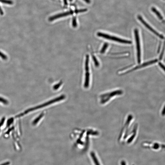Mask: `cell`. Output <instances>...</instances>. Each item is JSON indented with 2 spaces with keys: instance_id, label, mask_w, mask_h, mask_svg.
<instances>
[{
  "instance_id": "cell-5",
  "label": "cell",
  "mask_w": 165,
  "mask_h": 165,
  "mask_svg": "<svg viewBox=\"0 0 165 165\" xmlns=\"http://www.w3.org/2000/svg\"><path fill=\"white\" fill-rule=\"evenodd\" d=\"M137 17L139 20L140 21L146 28H147L150 31H151L153 33H154L155 35H156V36H158V37L161 38V39H163V38H164V37H163L162 35L158 33L154 29H153L151 26H150L147 23H146V21L143 19L142 17L140 15H138Z\"/></svg>"
},
{
  "instance_id": "cell-14",
  "label": "cell",
  "mask_w": 165,
  "mask_h": 165,
  "mask_svg": "<svg viewBox=\"0 0 165 165\" xmlns=\"http://www.w3.org/2000/svg\"><path fill=\"white\" fill-rule=\"evenodd\" d=\"M87 10H88L87 9H84L79 10H76L74 12L76 13V14H77V13H80L85 12L87 11Z\"/></svg>"
},
{
  "instance_id": "cell-9",
  "label": "cell",
  "mask_w": 165,
  "mask_h": 165,
  "mask_svg": "<svg viewBox=\"0 0 165 165\" xmlns=\"http://www.w3.org/2000/svg\"><path fill=\"white\" fill-rule=\"evenodd\" d=\"M91 157L92 158L93 161H94L95 164L96 165H100L99 163L98 160L97 158H96V156L95 155L94 153L93 152H92L91 153Z\"/></svg>"
},
{
  "instance_id": "cell-17",
  "label": "cell",
  "mask_w": 165,
  "mask_h": 165,
  "mask_svg": "<svg viewBox=\"0 0 165 165\" xmlns=\"http://www.w3.org/2000/svg\"><path fill=\"white\" fill-rule=\"evenodd\" d=\"M84 1L88 4H90L91 2L90 0H84Z\"/></svg>"
},
{
  "instance_id": "cell-1",
  "label": "cell",
  "mask_w": 165,
  "mask_h": 165,
  "mask_svg": "<svg viewBox=\"0 0 165 165\" xmlns=\"http://www.w3.org/2000/svg\"><path fill=\"white\" fill-rule=\"evenodd\" d=\"M97 36L105 38L109 40L116 42L122 43L124 44H131L132 43L131 41L129 40H124L121 38L116 37V36L110 35L106 33L101 32H98L97 34Z\"/></svg>"
},
{
  "instance_id": "cell-12",
  "label": "cell",
  "mask_w": 165,
  "mask_h": 165,
  "mask_svg": "<svg viewBox=\"0 0 165 165\" xmlns=\"http://www.w3.org/2000/svg\"><path fill=\"white\" fill-rule=\"evenodd\" d=\"M92 58L93 61H94L95 65L97 67H99V63L98 62L97 59L95 57L93 56Z\"/></svg>"
},
{
  "instance_id": "cell-8",
  "label": "cell",
  "mask_w": 165,
  "mask_h": 165,
  "mask_svg": "<svg viewBox=\"0 0 165 165\" xmlns=\"http://www.w3.org/2000/svg\"><path fill=\"white\" fill-rule=\"evenodd\" d=\"M151 10L156 14V15L158 16V17L161 20H163V17L162 15L155 8L152 7L151 8Z\"/></svg>"
},
{
  "instance_id": "cell-19",
  "label": "cell",
  "mask_w": 165,
  "mask_h": 165,
  "mask_svg": "<svg viewBox=\"0 0 165 165\" xmlns=\"http://www.w3.org/2000/svg\"><path fill=\"white\" fill-rule=\"evenodd\" d=\"M121 165H126L125 162L124 161H122L121 162Z\"/></svg>"
},
{
  "instance_id": "cell-21",
  "label": "cell",
  "mask_w": 165,
  "mask_h": 165,
  "mask_svg": "<svg viewBox=\"0 0 165 165\" xmlns=\"http://www.w3.org/2000/svg\"><path fill=\"white\" fill-rule=\"evenodd\" d=\"M70 1H72V0H69Z\"/></svg>"
},
{
  "instance_id": "cell-6",
  "label": "cell",
  "mask_w": 165,
  "mask_h": 165,
  "mask_svg": "<svg viewBox=\"0 0 165 165\" xmlns=\"http://www.w3.org/2000/svg\"><path fill=\"white\" fill-rule=\"evenodd\" d=\"M157 61L158 60L156 59L153 60L152 61H148V62L143 63V64L137 66L136 67L133 68V69L129 70L126 72L124 73H125V74H127V73L131 72L135 70L140 69V68L144 67H145L150 65L154 64V63L157 62Z\"/></svg>"
},
{
  "instance_id": "cell-15",
  "label": "cell",
  "mask_w": 165,
  "mask_h": 165,
  "mask_svg": "<svg viewBox=\"0 0 165 165\" xmlns=\"http://www.w3.org/2000/svg\"><path fill=\"white\" fill-rule=\"evenodd\" d=\"M42 117V115H41L40 116V117H38V118H37V119L35 120L33 122V124H36V123H37L39 121V120H40L41 119Z\"/></svg>"
},
{
  "instance_id": "cell-7",
  "label": "cell",
  "mask_w": 165,
  "mask_h": 165,
  "mask_svg": "<svg viewBox=\"0 0 165 165\" xmlns=\"http://www.w3.org/2000/svg\"><path fill=\"white\" fill-rule=\"evenodd\" d=\"M74 12H73V11H69L67 12H66L56 15L51 17L49 19V21H52L54 20L55 19H58V18H62L63 17H64L65 16L72 14Z\"/></svg>"
},
{
  "instance_id": "cell-11",
  "label": "cell",
  "mask_w": 165,
  "mask_h": 165,
  "mask_svg": "<svg viewBox=\"0 0 165 165\" xmlns=\"http://www.w3.org/2000/svg\"><path fill=\"white\" fill-rule=\"evenodd\" d=\"M0 2L8 4H13V2L9 0H0Z\"/></svg>"
},
{
  "instance_id": "cell-16",
  "label": "cell",
  "mask_w": 165,
  "mask_h": 165,
  "mask_svg": "<svg viewBox=\"0 0 165 165\" xmlns=\"http://www.w3.org/2000/svg\"><path fill=\"white\" fill-rule=\"evenodd\" d=\"M159 65L162 68V69L165 72V66L164 65H163L162 63H159Z\"/></svg>"
},
{
  "instance_id": "cell-3",
  "label": "cell",
  "mask_w": 165,
  "mask_h": 165,
  "mask_svg": "<svg viewBox=\"0 0 165 165\" xmlns=\"http://www.w3.org/2000/svg\"><path fill=\"white\" fill-rule=\"evenodd\" d=\"M89 57L88 55H87L85 61V68L86 73H85V79L84 83L85 88H88L89 86L90 81V73L89 72Z\"/></svg>"
},
{
  "instance_id": "cell-4",
  "label": "cell",
  "mask_w": 165,
  "mask_h": 165,
  "mask_svg": "<svg viewBox=\"0 0 165 165\" xmlns=\"http://www.w3.org/2000/svg\"><path fill=\"white\" fill-rule=\"evenodd\" d=\"M65 97L64 95L61 96H60L59 97L56 98V99H54L52 100L51 101H48L47 102L45 103L42 104L40 105L39 106H37L36 107L28 109L27 110V111L25 112H24V114H27V113L29 112H30L34 111V110H35L36 109H40V108L44 107L49 105L53 104V103H56V102H57V101H61V100L64 99Z\"/></svg>"
},
{
  "instance_id": "cell-20",
  "label": "cell",
  "mask_w": 165,
  "mask_h": 165,
  "mask_svg": "<svg viewBox=\"0 0 165 165\" xmlns=\"http://www.w3.org/2000/svg\"><path fill=\"white\" fill-rule=\"evenodd\" d=\"M65 5L66 6L67 5V0H64Z\"/></svg>"
},
{
  "instance_id": "cell-2",
  "label": "cell",
  "mask_w": 165,
  "mask_h": 165,
  "mask_svg": "<svg viewBox=\"0 0 165 165\" xmlns=\"http://www.w3.org/2000/svg\"><path fill=\"white\" fill-rule=\"evenodd\" d=\"M134 33L135 38L138 62L139 63L141 61V48L139 34V30L137 29L134 30Z\"/></svg>"
},
{
  "instance_id": "cell-13",
  "label": "cell",
  "mask_w": 165,
  "mask_h": 165,
  "mask_svg": "<svg viewBox=\"0 0 165 165\" xmlns=\"http://www.w3.org/2000/svg\"><path fill=\"white\" fill-rule=\"evenodd\" d=\"M72 26L73 27L76 28L77 26V22H76V18L74 17L73 18L72 21Z\"/></svg>"
},
{
  "instance_id": "cell-10",
  "label": "cell",
  "mask_w": 165,
  "mask_h": 165,
  "mask_svg": "<svg viewBox=\"0 0 165 165\" xmlns=\"http://www.w3.org/2000/svg\"><path fill=\"white\" fill-rule=\"evenodd\" d=\"M108 44L107 43H105L104 45L103 46L101 50L100 51V52L101 54H103L106 51L108 46Z\"/></svg>"
},
{
  "instance_id": "cell-18",
  "label": "cell",
  "mask_w": 165,
  "mask_h": 165,
  "mask_svg": "<svg viewBox=\"0 0 165 165\" xmlns=\"http://www.w3.org/2000/svg\"><path fill=\"white\" fill-rule=\"evenodd\" d=\"M0 14L2 15L4 14V12H3V11L2 9H1V6H0Z\"/></svg>"
}]
</instances>
